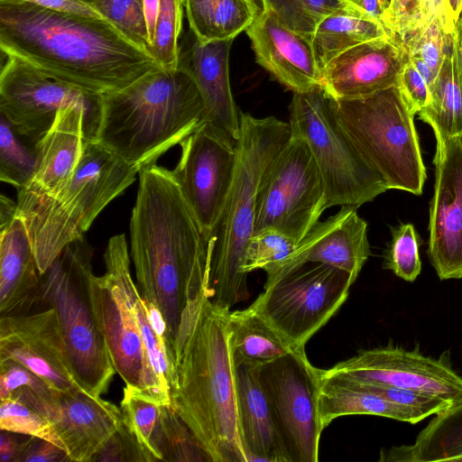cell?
Returning <instances> with one entry per match:
<instances>
[{
    "label": "cell",
    "instance_id": "obj_1",
    "mask_svg": "<svg viewBox=\"0 0 462 462\" xmlns=\"http://www.w3.org/2000/svg\"><path fill=\"white\" fill-rule=\"evenodd\" d=\"M138 176L129 253L138 290L161 312L173 350L185 310L208 296L207 242L170 170L155 163Z\"/></svg>",
    "mask_w": 462,
    "mask_h": 462
},
{
    "label": "cell",
    "instance_id": "obj_2",
    "mask_svg": "<svg viewBox=\"0 0 462 462\" xmlns=\"http://www.w3.org/2000/svg\"><path fill=\"white\" fill-rule=\"evenodd\" d=\"M0 49L76 88L120 90L158 68L104 19L0 0Z\"/></svg>",
    "mask_w": 462,
    "mask_h": 462
},
{
    "label": "cell",
    "instance_id": "obj_3",
    "mask_svg": "<svg viewBox=\"0 0 462 462\" xmlns=\"http://www.w3.org/2000/svg\"><path fill=\"white\" fill-rule=\"evenodd\" d=\"M230 310L205 296L182 316L173 347L171 407L212 462H248L237 418Z\"/></svg>",
    "mask_w": 462,
    "mask_h": 462
},
{
    "label": "cell",
    "instance_id": "obj_4",
    "mask_svg": "<svg viewBox=\"0 0 462 462\" xmlns=\"http://www.w3.org/2000/svg\"><path fill=\"white\" fill-rule=\"evenodd\" d=\"M104 262V275L90 277L89 293L112 365L126 386L171 405L173 361L167 326L132 278L124 234L109 239Z\"/></svg>",
    "mask_w": 462,
    "mask_h": 462
},
{
    "label": "cell",
    "instance_id": "obj_5",
    "mask_svg": "<svg viewBox=\"0 0 462 462\" xmlns=\"http://www.w3.org/2000/svg\"><path fill=\"white\" fill-rule=\"evenodd\" d=\"M205 122V106L191 78L179 68L151 70L129 86L102 95L97 141L140 171Z\"/></svg>",
    "mask_w": 462,
    "mask_h": 462
},
{
    "label": "cell",
    "instance_id": "obj_6",
    "mask_svg": "<svg viewBox=\"0 0 462 462\" xmlns=\"http://www.w3.org/2000/svg\"><path fill=\"white\" fill-rule=\"evenodd\" d=\"M239 120L234 180L220 217L206 237L208 297L227 310L249 296L244 266L254 232L257 190L266 167L291 137L289 123L274 116L240 112Z\"/></svg>",
    "mask_w": 462,
    "mask_h": 462
},
{
    "label": "cell",
    "instance_id": "obj_7",
    "mask_svg": "<svg viewBox=\"0 0 462 462\" xmlns=\"http://www.w3.org/2000/svg\"><path fill=\"white\" fill-rule=\"evenodd\" d=\"M139 171L97 141H86L78 166L56 196L22 212L36 263L44 273L64 248L84 237L96 217L131 186Z\"/></svg>",
    "mask_w": 462,
    "mask_h": 462
},
{
    "label": "cell",
    "instance_id": "obj_8",
    "mask_svg": "<svg viewBox=\"0 0 462 462\" xmlns=\"http://www.w3.org/2000/svg\"><path fill=\"white\" fill-rule=\"evenodd\" d=\"M329 99L341 129L388 189L420 195L427 173L415 115L397 84L356 99Z\"/></svg>",
    "mask_w": 462,
    "mask_h": 462
},
{
    "label": "cell",
    "instance_id": "obj_9",
    "mask_svg": "<svg viewBox=\"0 0 462 462\" xmlns=\"http://www.w3.org/2000/svg\"><path fill=\"white\" fill-rule=\"evenodd\" d=\"M93 249L85 237L67 245L42 274L37 308H52L81 389L95 398L106 393L116 373L91 304Z\"/></svg>",
    "mask_w": 462,
    "mask_h": 462
},
{
    "label": "cell",
    "instance_id": "obj_10",
    "mask_svg": "<svg viewBox=\"0 0 462 462\" xmlns=\"http://www.w3.org/2000/svg\"><path fill=\"white\" fill-rule=\"evenodd\" d=\"M289 125L291 135L301 139L311 152L325 186L328 208H357L388 190L341 129L320 87L293 93Z\"/></svg>",
    "mask_w": 462,
    "mask_h": 462
},
{
    "label": "cell",
    "instance_id": "obj_11",
    "mask_svg": "<svg viewBox=\"0 0 462 462\" xmlns=\"http://www.w3.org/2000/svg\"><path fill=\"white\" fill-rule=\"evenodd\" d=\"M356 279L321 263H306L266 279L249 306L294 350L307 342L345 303Z\"/></svg>",
    "mask_w": 462,
    "mask_h": 462
},
{
    "label": "cell",
    "instance_id": "obj_12",
    "mask_svg": "<svg viewBox=\"0 0 462 462\" xmlns=\"http://www.w3.org/2000/svg\"><path fill=\"white\" fill-rule=\"evenodd\" d=\"M327 208L325 186L311 152L291 135L263 174L254 232L275 229L300 242Z\"/></svg>",
    "mask_w": 462,
    "mask_h": 462
},
{
    "label": "cell",
    "instance_id": "obj_13",
    "mask_svg": "<svg viewBox=\"0 0 462 462\" xmlns=\"http://www.w3.org/2000/svg\"><path fill=\"white\" fill-rule=\"evenodd\" d=\"M1 58L0 114L19 134L38 143L58 113L75 106L87 113L88 141H97L102 95L61 81L15 55L1 51Z\"/></svg>",
    "mask_w": 462,
    "mask_h": 462
},
{
    "label": "cell",
    "instance_id": "obj_14",
    "mask_svg": "<svg viewBox=\"0 0 462 462\" xmlns=\"http://www.w3.org/2000/svg\"><path fill=\"white\" fill-rule=\"evenodd\" d=\"M287 462H317L320 425L319 368L298 349L255 366Z\"/></svg>",
    "mask_w": 462,
    "mask_h": 462
},
{
    "label": "cell",
    "instance_id": "obj_15",
    "mask_svg": "<svg viewBox=\"0 0 462 462\" xmlns=\"http://www.w3.org/2000/svg\"><path fill=\"white\" fill-rule=\"evenodd\" d=\"M180 145V158L171 171L206 238L217 224L232 186L236 142L204 122Z\"/></svg>",
    "mask_w": 462,
    "mask_h": 462
},
{
    "label": "cell",
    "instance_id": "obj_16",
    "mask_svg": "<svg viewBox=\"0 0 462 462\" xmlns=\"http://www.w3.org/2000/svg\"><path fill=\"white\" fill-rule=\"evenodd\" d=\"M324 372L361 383L420 391L451 407L462 402V376L453 369L448 353L435 358L418 347L407 350L389 345L360 350Z\"/></svg>",
    "mask_w": 462,
    "mask_h": 462
},
{
    "label": "cell",
    "instance_id": "obj_17",
    "mask_svg": "<svg viewBox=\"0 0 462 462\" xmlns=\"http://www.w3.org/2000/svg\"><path fill=\"white\" fill-rule=\"evenodd\" d=\"M6 359L24 365L57 391L66 393L83 391L76 379L52 308L0 316V360Z\"/></svg>",
    "mask_w": 462,
    "mask_h": 462
},
{
    "label": "cell",
    "instance_id": "obj_18",
    "mask_svg": "<svg viewBox=\"0 0 462 462\" xmlns=\"http://www.w3.org/2000/svg\"><path fill=\"white\" fill-rule=\"evenodd\" d=\"M428 255L438 277L462 279V135L437 143Z\"/></svg>",
    "mask_w": 462,
    "mask_h": 462
},
{
    "label": "cell",
    "instance_id": "obj_19",
    "mask_svg": "<svg viewBox=\"0 0 462 462\" xmlns=\"http://www.w3.org/2000/svg\"><path fill=\"white\" fill-rule=\"evenodd\" d=\"M406 60L395 37L368 41L329 60L321 69L320 88L334 100L363 97L397 84Z\"/></svg>",
    "mask_w": 462,
    "mask_h": 462
},
{
    "label": "cell",
    "instance_id": "obj_20",
    "mask_svg": "<svg viewBox=\"0 0 462 462\" xmlns=\"http://www.w3.org/2000/svg\"><path fill=\"white\" fill-rule=\"evenodd\" d=\"M255 60L280 83L303 93L320 87L321 70L311 40L290 29L269 7L245 31Z\"/></svg>",
    "mask_w": 462,
    "mask_h": 462
},
{
    "label": "cell",
    "instance_id": "obj_21",
    "mask_svg": "<svg viewBox=\"0 0 462 462\" xmlns=\"http://www.w3.org/2000/svg\"><path fill=\"white\" fill-rule=\"evenodd\" d=\"M88 141L84 109L69 106L57 115L50 131L38 143L39 159L31 180L17 191V211L56 196L69 181Z\"/></svg>",
    "mask_w": 462,
    "mask_h": 462
},
{
    "label": "cell",
    "instance_id": "obj_22",
    "mask_svg": "<svg viewBox=\"0 0 462 462\" xmlns=\"http://www.w3.org/2000/svg\"><path fill=\"white\" fill-rule=\"evenodd\" d=\"M233 40L202 43L189 30L179 42L178 68L197 86L205 106V122L236 142L240 120L229 80V52Z\"/></svg>",
    "mask_w": 462,
    "mask_h": 462
},
{
    "label": "cell",
    "instance_id": "obj_23",
    "mask_svg": "<svg viewBox=\"0 0 462 462\" xmlns=\"http://www.w3.org/2000/svg\"><path fill=\"white\" fill-rule=\"evenodd\" d=\"M38 409L51 422L75 462L93 461L123 421L120 408L83 391L59 392L52 404L42 401Z\"/></svg>",
    "mask_w": 462,
    "mask_h": 462
},
{
    "label": "cell",
    "instance_id": "obj_24",
    "mask_svg": "<svg viewBox=\"0 0 462 462\" xmlns=\"http://www.w3.org/2000/svg\"><path fill=\"white\" fill-rule=\"evenodd\" d=\"M369 255L366 222L356 208L341 207L337 214L319 221L279 271L267 279L306 263H321L345 271L356 280Z\"/></svg>",
    "mask_w": 462,
    "mask_h": 462
},
{
    "label": "cell",
    "instance_id": "obj_25",
    "mask_svg": "<svg viewBox=\"0 0 462 462\" xmlns=\"http://www.w3.org/2000/svg\"><path fill=\"white\" fill-rule=\"evenodd\" d=\"M42 274L24 217L0 226V316L37 308Z\"/></svg>",
    "mask_w": 462,
    "mask_h": 462
},
{
    "label": "cell",
    "instance_id": "obj_26",
    "mask_svg": "<svg viewBox=\"0 0 462 462\" xmlns=\"http://www.w3.org/2000/svg\"><path fill=\"white\" fill-rule=\"evenodd\" d=\"M236 410L248 462H287L255 366H235Z\"/></svg>",
    "mask_w": 462,
    "mask_h": 462
},
{
    "label": "cell",
    "instance_id": "obj_27",
    "mask_svg": "<svg viewBox=\"0 0 462 462\" xmlns=\"http://www.w3.org/2000/svg\"><path fill=\"white\" fill-rule=\"evenodd\" d=\"M318 409L321 428L347 415H375L416 424L425 418L416 411L390 402L358 385L356 382L328 374L319 369Z\"/></svg>",
    "mask_w": 462,
    "mask_h": 462
},
{
    "label": "cell",
    "instance_id": "obj_28",
    "mask_svg": "<svg viewBox=\"0 0 462 462\" xmlns=\"http://www.w3.org/2000/svg\"><path fill=\"white\" fill-rule=\"evenodd\" d=\"M430 93V104L418 115L432 128L436 143L462 135V60L456 29Z\"/></svg>",
    "mask_w": 462,
    "mask_h": 462
},
{
    "label": "cell",
    "instance_id": "obj_29",
    "mask_svg": "<svg viewBox=\"0 0 462 462\" xmlns=\"http://www.w3.org/2000/svg\"><path fill=\"white\" fill-rule=\"evenodd\" d=\"M462 455V402L439 414L411 445L382 448L381 462L451 461Z\"/></svg>",
    "mask_w": 462,
    "mask_h": 462
},
{
    "label": "cell",
    "instance_id": "obj_30",
    "mask_svg": "<svg viewBox=\"0 0 462 462\" xmlns=\"http://www.w3.org/2000/svg\"><path fill=\"white\" fill-rule=\"evenodd\" d=\"M189 30L202 43L234 40L261 9L256 0H183Z\"/></svg>",
    "mask_w": 462,
    "mask_h": 462
},
{
    "label": "cell",
    "instance_id": "obj_31",
    "mask_svg": "<svg viewBox=\"0 0 462 462\" xmlns=\"http://www.w3.org/2000/svg\"><path fill=\"white\" fill-rule=\"evenodd\" d=\"M227 329L234 366H259L294 350L250 307L229 311Z\"/></svg>",
    "mask_w": 462,
    "mask_h": 462
},
{
    "label": "cell",
    "instance_id": "obj_32",
    "mask_svg": "<svg viewBox=\"0 0 462 462\" xmlns=\"http://www.w3.org/2000/svg\"><path fill=\"white\" fill-rule=\"evenodd\" d=\"M389 35L393 36L382 23L345 5L326 16L317 25L311 43L321 70L341 52L360 43Z\"/></svg>",
    "mask_w": 462,
    "mask_h": 462
},
{
    "label": "cell",
    "instance_id": "obj_33",
    "mask_svg": "<svg viewBox=\"0 0 462 462\" xmlns=\"http://www.w3.org/2000/svg\"><path fill=\"white\" fill-rule=\"evenodd\" d=\"M152 442L161 461H210L189 428L170 405L160 406Z\"/></svg>",
    "mask_w": 462,
    "mask_h": 462
},
{
    "label": "cell",
    "instance_id": "obj_34",
    "mask_svg": "<svg viewBox=\"0 0 462 462\" xmlns=\"http://www.w3.org/2000/svg\"><path fill=\"white\" fill-rule=\"evenodd\" d=\"M39 159L38 143L19 134L0 114V180L18 189L32 178Z\"/></svg>",
    "mask_w": 462,
    "mask_h": 462
},
{
    "label": "cell",
    "instance_id": "obj_35",
    "mask_svg": "<svg viewBox=\"0 0 462 462\" xmlns=\"http://www.w3.org/2000/svg\"><path fill=\"white\" fill-rule=\"evenodd\" d=\"M437 20L445 24L448 32L455 31L448 22L446 0H391L386 27L402 42Z\"/></svg>",
    "mask_w": 462,
    "mask_h": 462
},
{
    "label": "cell",
    "instance_id": "obj_36",
    "mask_svg": "<svg viewBox=\"0 0 462 462\" xmlns=\"http://www.w3.org/2000/svg\"><path fill=\"white\" fill-rule=\"evenodd\" d=\"M120 404L123 422L137 439L148 462L161 461L152 442L161 405L126 385Z\"/></svg>",
    "mask_w": 462,
    "mask_h": 462
},
{
    "label": "cell",
    "instance_id": "obj_37",
    "mask_svg": "<svg viewBox=\"0 0 462 462\" xmlns=\"http://www.w3.org/2000/svg\"><path fill=\"white\" fill-rule=\"evenodd\" d=\"M299 242L275 229L254 232L249 239L244 272L263 270L267 278L274 275L295 252Z\"/></svg>",
    "mask_w": 462,
    "mask_h": 462
},
{
    "label": "cell",
    "instance_id": "obj_38",
    "mask_svg": "<svg viewBox=\"0 0 462 462\" xmlns=\"http://www.w3.org/2000/svg\"><path fill=\"white\" fill-rule=\"evenodd\" d=\"M183 0H161L155 35L147 53L163 69H178Z\"/></svg>",
    "mask_w": 462,
    "mask_h": 462
},
{
    "label": "cell",
    "instance_id": "obj_39",
    "mask_svg": "<svg viewBox=\"0 0 462 462\" xmlns=\"http://www.w3.org/2000/svg\"><path fill=\"white\" fill-rule=\"evenodd\" d=\"M0 429L48 440L66 451L49 419L14 394L1 399Z\"/></svg>",
    "mask_w": 462,
    "mask_h": 462
},
{
    "label": "cell",
    "instance_id": "obj_40",
    "mask_svg": "<svg viewBox=\"0 0 462 462\" xmlns=\"http://www.w3.org/2000/svg\"><path fill=\"white\" fill-rule=\"evenodd\" d=\"M290 29L311 40L317 25L342 8L341 0H263Z\"/></svg>",
    "mask_w": 462,
    "mask_h": 462
},
{
    "label": "cell",
    "instance_id": "obj_41",
    "mask_svg": "<svg viewBox=\"0 0 462 462\" xmlns=\"http://www.w3.org/2000/svg\"><path fill=\"white\" fill-rule=\"evenodd\" d=\"M126 39L147 52L148 33L143 0H83Z\"/></svg>",
    "mask_w": 462,
    "mask_h": 462
},
{
    "label": "cell",
    "instance_id": "obj_42",
    "mask_svg": "<svg viewBox=\"0 0 462 462\" xmlns=\"http://www.w3.org/2000/svg\"><path fill=\"white\" fill-rule=\"evenodd\" d=\"M383 268L401 279L413 282L421 271L418 234L411 223L392 229V239L384 252Z\"/></svg>",
    "mask_w": 462,
    "mask_h": 462
},
{
    "label": "cell",
    "instance_id": "obj_43",
    "mask_svg": "<svg viewBox=\"0 0 462 462\" xmlns=\"http://www.w3.org/2000/svg\"><path fill=\"white\" fill-rule=\"evenodd\" d=\"M453 32H448L445 24L437 20L400 42L408 57L421 60L437 78Z\"/></svg>",
    "mask_w": 462,
    "mask_h": 462
},
{
    "label": "cell",
    "instance_id": "obj_44",
    "mask_svg": "<svg viewBox=\"0 0 462 462\" xmlns=\"http://www.w3.org/2000/svg\"><path fill=\"white\" fill-rule=\"evenodd\" d=\"M354 382L364 389H366L390 402L416 411L425 419L451 408V405L445 400L420 391L383 384L361 383L356 381Z\"/></svg>",
    "mask_w": 462,
    "mask_h": 462
},
{
    "label": "cell",
    "instance_id": "obj_45",
    "mask_svg": "<svg viewBox=\"0 0 462 462\" xmlns=\"http://www.w3.org/2000/svg\"><path fill=\"white\" fill-rule=\"evenodd\" d=\"M21 387L32 389L44 402L52 404L60 391L24 365L13 360H0V400L9 397Z\"/></svg>",
    "mask_w": 462,
    "mask_h": 462
},
{
    "label": "cell",
    "instance_id": "obj_46",
    "mask_svg": "<svg viewBox=\"0 0 462 462\" xmlns=\"http://www.w3.org/2000/svg\"><path fill=\"white\" fill-rule=\"evenodd\" d=\"M93 461L148 462V458L135 437L122 421L119 430L98 451Z\"/></svg>",
    "mask_w": 462,
    "mask_h": 462
},
{
    "label": "cell",
    "instance_id": "obj_47",
    "mask_svg": "<svg viewBox=\"0 0 462 462\" xmlns=\"http://www.w3.org/2000/svg\"><path fill=\"white\" fill-rule=\"evenodd\" d=\"M397 86L414 115L430 104V88L408 57L399 73Z\"/></svg>",
    "mask_w": 462,
    "mask_h": 462
},
{
    "label": "cell",
    "instance_id": "obj_48",
    "mask_svg": "<svg viewBox=\"0 0 462 462\" xmlns=\"http://www.w3.org/2000/svg\"><path fill=\"white\" fill-rule=\"evenodd\" d=\"M71 461L68 453L55 444L29 436L19 462H63Z\"/></svg>",
    "mask_w": 462,
    "mask_h": 462
},
{
    "label": "cell",
    "instance_id": "obj_49",
    "mask_svg": "<svg viewBox=\"0 0 462 462\" xmlns=\"http://www.w3.org/2000/svg\"><path fill=\"white\" fill-rule=\"evenodd\" d=\"M63 13L103 19L91 6L81 0H17Z\"/></svg>",
    "mask_w": 462,
    "mask_h": 462
},
{
    "label": "cell",
    "instance_id": "obj_50",
    "mask_svg": "<svg viewBox=\"0 0 462 462\" xmlns=\"http://www.w3.org/2000/svg\"><path fill=\"white\" fill-rule=\"evenodd\" d=\"M18 433L1 430L0 460L1 462H19L24 444L29 436H17Z\"/></svg>",
    "mask_w": 462,
    "mask_h": 462
},
{
    "label": "cell",
    "instance_id": "obj_51",
    "mask_svg": "<svg viewBox=\"0 0 462 462\" xmlns=\"http://www.w3.org/2000/svg\"><path fill=\"white\" fill-rule=\"evenodd\" d=\"M341 2L345 5L382 23L386 27V14L381 0H341Z\"/></svg>",
    "mask_w": 462,
    "mask_h": 462
},
{
    "label": "cell",
    "instance_id": "obj_52",
    "mask_svg": "<svg viewBox=\"0 0 462 462\" xmlns=\"http://www.w3.org/2000/svg\"><path fill=\"white\" fill-rule=\"evenodd\" d=\"M160 5L161 0H143V10L149 40L148 48L154 39Z\"/></svg>",
    "mask_w": 462,
    "mask_h": 462
},
{
    "label": "cell",
    "instance_id": "obj_53",
    "mask_svg": "<svg viewBox=\"0 0 462 462\" xmlns=\"http://www.w3.org/2000/svg\"><path fill=\"white\" fill-rule=\"evenodd\" d=\"M17 214V203L5 195L0 199V226L10 221Z\"/></svg>",
    "mask_w": 462,
    "mask_h": 462
},
{
    "label": "cell",
    "instance_id": "obj_54",
    "mask_svg": "<svg viewBox=\"0 0 462 462\" xmlns=\"http://www.w3.org/2000/svg\"><path fill=\"white\" fill-rule=\"evenodd\" d=\"M446 10L448 24L455 30L462 11V0H446Z\"/></svg>",
    "mask_w": 462,
    "mask_h": 462
},
{
    "label": "cell",
    "instance_id": "obj_55",
    "mask_svg": "<svg viewBox=\"0 0 462 462\" xmlns=\"http://www.w3.org/2000/svg\"><path fill=\"white\" fill-rule=\"evenodd\" d=\"M408 59L411 61L413 66L417 69V70L420 72V74L422 76V78L426 80L430 88L431 89V88L435 82L436 76L434 75L432 70L430 69V67L425 62H423L421 60H420L418 58L408 57Z\"/></svg>",
    "mask_w": 462,
    "mask_h": 462
},
{
    "label": "cell",
    "instance_id": "obj_56",
    "mask_svg": "<svg viewBox=\"0 0 462 462\" xmlns=\"http://www.w3.org/2000/svg\"><path fill=\"white\" fill-rule=\"evenodd\" d=\"M456 30H457V33L459 51H460L461 60H462V11H461L459 19L457 21V23L456 25Z\"/></svg>",
    "mask_w": 462,
    "mask_h": 462
},
{
    "label": "cell",
    "instance_id": "obj_57",
    "mask_svg": "<svg viewBox=\"0 0 462 462\" xmlns=\"http://www.w3.org/2000/svg\"><path fill=\"white\" fill-rule=\"evenodd\" d=\"M390 2H391V0H381L383 7V9L385 11V14H387V11H388V8H389V5H390Z\"/></svg>",
    "mask_w": 462,
    "mask_h": 462
},
{
    "label": "cell",
    "instance_id": "obj_58",
    "mask_svg": "<svg viewBox=\"0 0 462 462\" xmlns=\"http://www.w3.org/2000/svg\"><path fill=\"white\" fill-rule=\"evenodd\" d=\"M451 462H462V455L454 457Z\"/></svg>",
    "mask_w": 462,
    "mask_h": 462
},
{
    "label": "cell",
    "instance_id": "obj_59",
    "mask_svg": "<svg viewBox=\"0 0 462 462\" xmlns=\"http://www.w3.org/2000/svg\"><path fill=\"white\" fill-rule=\"evenodd\" d=\"M262 1H263V0H261V2H262Z\"/></svg>",
    "mask_w": 462,
    "mask_h": 462
}]
</instances>
